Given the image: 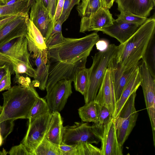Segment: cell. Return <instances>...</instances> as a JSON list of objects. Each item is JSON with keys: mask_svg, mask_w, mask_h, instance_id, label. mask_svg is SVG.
Masks as SVG:
<instances>
[{"mask_svg": "<svg viewBox=\"0 0 155 155\" xmlns=\"http://www.w3.org/2000/svg\"><path fill=\"white\" fill-rule=\"evenodd\" d=\"M18 85L2 94L4 102L0 122L5 120L28 119L30 111L39 97L29 78L15 77Z\"/></svg>", "mask_w": 155, "mask_h": 155, "instance_id": "1", "label": "cell"}, {"mask_svg": "<svg viewBox=\"0 0 155 155\" xmlns=\"http://www.w3.org/2000/svg\"><path fill=\"white\" fill-rule=\"evenodd\" d=\"M155 30L154 18L147 19L127 41L118 45L115 60L119 71L122 72L139 63Z\"/></svg>", "mask_w": 155, "mask_h": 155, "instance_id": "2", "label": "cell"}, {"mask_svg": "<svg viewBox=\"0 0 155 155\" xmlns=\"http://www.w3.org/2000/svg\"><path fill=\"white\" fill-rule=\"evenodd\" d=\"M99 40L96 31L80 38H65L61 44L48 48V56L55 62H74L87 57Z\"/></svg>", "mask_w": 155, "mask_h": 155, "instance_id": "3", "label": "cell"}, {"mask_svg": "<svg viewBox=\"0 0 155 155\" xmlns=\"http://www.w3.org/2000/svg\"><path fill=\"white\" fill-rule=\"evenodd\" d=\"M118 46L109 45L104 51H99L92 56L93 63L89 68L88 80L83 95L85 104L95 101L105 71L118 50Z\"/></svg>", "mask_w": 155, "mask_h": 155, "instance_id": "4", "label": "cell"}, {"mask_svg": "<svg viewBox=\"0 0 155 155\" xmlns=\"http://www.w3.org/2000/svg\"><path fill=\"white\" fill-rule=\"evenodd\" d=\"M136 92L131 94L114 118L117 139L122 146L135 126L138 116L135 106Z\"/></svg>", "mask_w": 155, "mask_h": 155, "instance_id": "5", "label": "cell"}, {"mask_svg": "<svg viewBox=\"0 0 155 155\" xmlns=\"http://www.w3.org/2000/svg\"><path fill=\"white\" fill-rule=\"evenodd\" d=\"M101 137V129L95 124L90 126L87 122H76L72 126L64 127L62 141L70 145L83 142L98 144Z\"/></svg>", "mask_w": 155, "mask_h": 155, "instance_id": "6", "label": "cell"}, {"mask_svg": "<svg viewBox=\"0 0 155 155\" xmlns=\"http://www.w3.org/2000/svg\"><path fill=\"white\" fill-rule=\"evenodd\" d=\"M142 87L146 108L152 129L153 144L155 145V78L151 74L144 62L139 64Z\"/></svg>", "mask_w": 155, "mask_h": 155, "instance_id": "7", "label": "cell"}, {"mask_svg": "<svg viewBox=\"0 0 155 155\" xmlns=\"http://www.w3.org/2000/svg\"><path fill=\"white\" fill-rule=\"evenodd\" d=\"M51 112H48L28 124L26 134L21 142L33 155L35 149L45 137L50 122Z\"/></svg>", "mask_w": 155, "mask_h": 155, "instance_id": "8", "label": "cell"}, {"mask_svg": "<svg viewBox=\"0 0 155 155\" xmlns=\"http://www.w3.org/2000/svg\"><path fill=\"white\" fill-rule=\"evenodd\" d=\"M87 57H85L72 62L55 61L49 67V76L46 88L48 93L54 84L58 81L63 79L72 80L77 70L80 68L85 66Z\"/></svg>", "mask_w": 155, "mask_h": 155, "instance_id": "9", "label": "cell"}, {"mask_svg": "<svg viewBox=\"0 0 155 155\" xmlns=\"http://www.w3.org/2000/svg\"><path fill=\"white\" fill-rule=\"evenodd\" d=\"M114 58L105 71L95 100L97 104L107 107L113 117L116 103L113 85Z\"/></svg>", "mask_w": 155, "mask_h": 155, "instance_id": "10", "label": "cell"}, {"mask_svg": "<svg viewBox=\"0 0 155 155\" xmlns=\"http://www.w3.org/2000/svg\"><path fill=\"white\" fill-rule=\"evenodd\" d=\"M30 20L40 31L45 43L49 38L54 26V21L43 0L35 1L31 8Z\"/></svg>", "mask_w": 155, "mask_h": 155, "instance_id": "11", "label": "cell"}, {"mask_svg": "<svg viewBox=\"0 0 155 155\" xmlns=\"http://www.w3.org/2000/svg\"><path fill=\"white\" fill-rule=\"evenodd\" d=\"M72 80L62 79L57 82L45 97L51 112L63 110L68 97L72 94Z\"/></svg>", "mask_w": 155, "mask_h": 155, "instance_id": "12", "label": "cell"}, {"mask_svg": "<svg viewBox=\"0 0 155 155\" xmlns=\"http://www.w3.org/2000/svg\"><path fill=\"white\" fill-rule=\"evenodd\" d=\"M27 16L28 14L18 15L0 26V48L15 39L25 36Z\"/></svg>", "mask_w": 155, "mask_h": 155, "instance_id": "13", "label": "cell"}, {"mask_svg": "<svg viewBox=\"0 0 155 155\" xmlns=\"http://www.w3.org/2000/svg\"><path fill=\"white\" fill-rule=\"evenodd\" d=\"M114 20L109 9L102 7L96 12L81 17L80 32L99 31L112 25Z\"/></svg>", "mask_w": 155, "mask_h": 155, "instance_id": "14", "label": "cell"}, {"mask_svg": "<svg viewBox=\"0 0 155 155\" xmlns=\"http://www.w3.org/2000/svg\"><path fill=\"white\" fill-rule=\"evenodd\" d=\"M101 155H122V146L118 142L116 133L115 119L103 129L101 139Z\"/></svg>", "mask_w": 155, "mask_h": 155, "instance_id": "15", "label": "cell"}, {"mask_svg": "<svg viewBox=\"0 0 155 155\" xmlns=\"http://www.w3.org/2000/svg\"><path fill=\"white\" fill-rule=\"evenodd\" d=\"M0 52L12 58L13 60L12 63H22L31 64L27 41L25 36L15 39L6 44L0 48Z\"/></svg>", "mask_w": 155, "mask_h": 155, "instance_id": "16", "label": "cell"}, {"mask_svg": "<svg viewBox=\"0 0 155 155\" xmlns=\"http://www.w3.org/2000/svg\"><path fill=\"white\" fill-rule=\"evenodd\" d=\"M140 26L121 20L114 19L112 25L103 28L100 31L116 38L122 44L127 41Z\"/></svg>", "mask_w": 155, "mask_h": 155, "instance_id": "17", "label": "cell"}, {"mask_svg": "<svg viewBox=\"0 0 155 155\" xmlns=\"http://www.w3.org/2000/svg\"><path fill=\"white\" fill-rule=\"evenodd\" d=\"M27 33L25 36L28 44V50L31 57L36 59L41 51L48 49L41 33L30 20L29 15L26 16Z\"/></svg>", "mask_w": 155, "mask_h": 155, "instance_id": "18", "label": "cell"}, {"mask_svg": "<svg viewBox=\"0 0 155 155\" xmlns=\"http://www.w3.org/2000/svg\"><path fill=\"white\" fill-rule=\"evenodd\" d=\"M120 12L126 11L139 16L147 18L155 4L153 0H115Z\"/></svg>", "mask_w": 155, "mask_h": 155, "instance_id": "19", "label": "cell"}, {"mask_svg": "<svg viewBox=\"0 0 155 155\" xmlns=\"http://www.w3.org/2000/svg\"><path fill=\"white\" fill-rule=\"evenodd\" d=\"M59 112H51V117L45 137L53 143L58 146L62 142L64 127Z\"/></svg>", "mask_w": 155, "mask_h": 155, "instance_id": "20", "label": "cell"}, {"mask_svg": "<svg viewBox=\"0 0 155 155\" xmlns=\"http://www.w3.org/2000/svg\"><path fill=\"white\" fill-rule=\"evenodd\" d=\"M139 63L133 67L122 72L117 68L114 60V67L113 85L116 102L119 100L128 81L136 69L138 67Z\"/></svg>", "mask_w": 155, "mask_h": 155, "instance_id": "21", "label": "cell"}, {"mask_svg": "<svg viewBox=\"0 0 155 155\" xmlns=\"http://www.w3.org/2000/svg\"><path fill=\"white\" fill-rule=\"evenodd\" d=\"M141 78L139 71L138 67L136 69L124 89L119 100L116 102V108L114 115L115 118L131 94L138 89L140 86Z\"/></svg>", "mask_w": 155, "mask_h": 155, "instance_id": "22", "label": "cell"}, {"mask_svg": "<svg viewBox=\"0 0 155 155\" xmlns=\"http://www.w3.org/2000/svg\"><path fill=\"white\" fill-rule=\"evenodd\" d=\"M35 0H21L13 4L0 5V18L23 14H28Z\"/></svg>", "mask_w": 155, "mask_h": 155, "instance_id": "23", "label": "cell"}, {"mask_svg": "<svg viewBox=\"0 0 155 155\" xmlns=\"http://www.w3.org/2000/svg\"><path fill=\"white\" fill-rule=\"evenodd\" d=\"M152 75L155 78V33L148 43L141 58Z\"/></svg>", "mask_w": 155, "mask_h": 155, "instance_id": "24", "label": "cell"}, {"mask_svg": "<svg viewBox=\"0 0 155 155\" xmlns=\"http://www.w3.org/2000/svg\"><path fill=\"white\" fill-rule=\"evenodd\" d=\"M79 117L82 121L98 123V119L97 104L95 101L85 104L78 109Z\"/></svg>", "mask_w": 155, "mask_h": 155, "instance_id": "25", "label": "cell"}, {"mask_svg": "<svg viewBox=\"0 0 155 155\" xmlns=\"http://www.w3.org/2000/svg\"><path fill=\"white\" fill-rule=\"evenodd\" d=\"M89 76V68L85 66L79 68L76 72L73 81L75 90L84 95L87 85Z\"/></svg>", "mask_w": 155, "mask_h": 155, "instance_id": "26", "label": "cell"}, {"mask_svg": "<svg viewBox=\"0 0 155 155\" xmlns=\"http://www.w3.org/2000/svg\"><path fill=\"white\" fill-rule=\"evenodd\" d=\"M50 64L43 63L37 68L36 70V76L31 81L34 87H38L41 90L46 89L49 76Z\"/></svg>", "mask_w": 155, "mask_h": 155, "instance_id": "27", "label": "cell"}, {"mask_svg": "<svg viewBox=\"0 0 155 155\" xmlns=\"http://www.w3.org/2000/svg\"><path fill=\"white\" fill-rule=\"evenodd\" d=\"M78 5L77 9L81 17L94 14L103 7L101 0H83Z\"/></svg>", "mask_w": 155, "mask_h": 155, "instance_id": "28", "label": "cell"}, {"mask_svg": "<svg viewBox=\"0 0 155 155\" xmlns=\"http://www.w3.org/2000/svg\"><path fill=\"white\" fill-rule=\"evenodd\" d=\"M58 146L45 137L34 150L33 155H61Z\"/></svg>", "mask_w": 155, "mask_h": 155, "instance_id": "29", "label": "cell"}, {"mask_svg": "<svg viewBox=\"0 0 155 155\" xmlns=\"http://www.w3.org/2000/svg\"><path fill=\"white\" fill-rule=\"evenodd\" d=\"M50 111L46 100L39 97L32 107L28 119L30 123L40 116Z\"/></svg>", "mask_w": 155, "mask_h": 155, "instance_id": "30", "label": "cell"}, {"mask_svg": "<svg viewBox=\"0 0 155 155\" xmlns=\"http://www.w3.org/2000/svg\"><path fill=\"white\" fill-rule=\"evenodd\" d=\"M97 106L98 122L96 124L100 127H103L114 118L113 116L107 107L97 104Z\"/></svg>", "mask_w": 155, "mask_h": 155, "instance_id": "31", "label": "cell"}, {"mask_svg": "<svg viewBox=\"0 0 155 155\" xmlns=\"http://www.w3.org/2000/svg\"><path fill=\"white\" fill-rule=\"evenodd\" d=\"M2 107L0 105V115L2 112ZM14 120H7L0 122V147L3 144L7 136L12 131Z\"/></svg>", "mask_w": 155, "mask_h": 155, "instance_id": "32", "label": "cell"}, {"mask_svg": "<svg viewBox=\"0 0 155 155\" xmlns=\"http://www.w3.org/2000/svg\"><path fill=\"white\" fill-rule=\"evenodd\" d=\"M77 146V155H101V149L91 143L83 142Z\"/></svg>", "mask_w": 155, "mask_h": 155, "instance_id": "33", "label": "cell"}, {"mask_svg": "<svg viewBox=\"0 0 155 155\" xmlns=\"http://www.w3.org/2000/svg\"><path fill=\"white\" fill-rule=\"evenodd\" d=\"M117 16V19L128 23L137 24L140 25L143 24L147 19L146 17L137 15L126 11L120 12V14Z\"/></svg>", "mask_w": 155, "mask_h": 155, "instance_id": "34", "label": "cell"}, {"mask_svg": "<svg viewBox=\"0 0 155 155\" xmlns=\"http://www.w3.org/2000/svg\"><path fill=\"white\" fill-rule=\"evenodd\" d=\"M81 0H64L63 10L59 20L62 23L68 17L73 7L76 4H79Z\"/></svg>", "mask_w": 155, "mask_h": 155, "instance_id": "35", "label": "cell"}, {"mask_svg": "<svg viewBox=\"0 0 155 155\" xmlns=\"http://www.w3.org/2000/svg\"><path fill=\"white\" fill-rule=\"evenodd\" d=\"M58 148L61 155H77V144H68L62 141Z\"/></svg>", "mask_w": 155, "mask_h": 155, "instance_id": "36", "label": "cell"}, {"mask_svg": "<svg viewBox=\"0 0 155 155\" xmlns=\"http://www.w3.org/2000/svg\"><path fill=\"white\" fill-rule=\"evenodd\" d=\"M64 39L65 38L63 36L61 31L56 33L49 37L45 44L48 48L61 44L64 41Z\"/></svg>", "mask_w": 155, "mask_h": 155, "instance_id": "37", "label": "cell"}, {"mask_svg": "<svg viewBox=\"0 0 155 155\" xmlns=\"http://www.w3.org/2000/svg\"><path fill=\"white\" fill-rule=\"evenodd\" d=\"M11 73L9 66H8L5 74L0 81V92L8 90L11 87Z\"/></svg>", "mask_w": 155, "mask_h": 155, "instance_id": "38", "label": "cell"}, {"mask_svg": "<svg viewBox=\"0 0 155 155\" xmlns=\"http://www.w3.org/2000/svg\"><path fill=\"white\" fill-rule=\"evenodd\" d=\"M10 155H31L22 143L12 147L8 153Z\"/></svg>", "mask_w": 155, "mask_h": 155, "instance_id": "39", "label": "cell"}, {"mask_svg": "<svg viewBox=\"0 0 155 155\" xmlns=\"http://www.w3.org/2000/svg\"><path fill=\"white\" fill-rule=\"evenodd\" d=\"M64 0H57L56 8L54 17V22L59 20L62 13Z\"/></svg>", "mask_w": 155, "mask_h": 155, "instance_id": "40", "label": "cell"}, {"mask_svg": "<svg viewBox=\"0 0 155 155\" xmlns=\"http://www.w3.org/2000/svg\"><path fill=\"white\" fill-rule=\"evenodd\" d=\"M95 45L97 49L99 51H104L107 48L109 45L108 42L104 40H99Z\"/></svg>", "mask_w": 155, "mask_h": 155, "instance_id": "41", "label": "cell"}, {"mask_svg": "<svg viewBox=\"0 0 155 155\" xmlns=\"http://www.w3.org/2000/svg\"><path fill=\"white\" fill-rule=\"evenodd\" d=\"M57 2V0H49V11L53 19H54Z\"/></svg>", "mask_w": 155, "mask_h": 155, "instance_id": "42", "label": "cell"}, {"mask_svg": "<svg viewBox=\"0 0 155 155\" xmlns=\"http://www.w3.org/2000/svg\"><path fill=\"white\" fill-rule=\"evenodd\" d=\"M62 24L63 23L60 20L54 22V27L49 37L56 33L61 32Z\"/></svg>", "mask_w": 155, "mask_h": 155, "instance_id": "43", "label": "cell"}, {"mask_svg": "<svg viewBox=\"0 0 155 155\" xmlns=\"http://www.w3.org/2000/svg\"><path fill=\"white\" fill-rule=\"evenodd\" d=\"M13 62V60L11 57L0 52V62L11 64Z\"/></svg>", "mask_w": 155, "mask_h": 155, "instance_id": "44", "label": "cell"}, {"mask_svg": "<svg viewBox=\"0 0 155 155\" xmlns=\"http://www.w3.org/2000/svg\"><path fill=\"white\" fill-rule=\"evenodd\" d=\"M8 66L6 64L0 62V81L5 74Z\"/></svg>", "mask_w": 155, "mask_h": 155, "instance_id": "45", "label": "cell"}, {"mask_svg": "<svg viewBox=\"0 0 155 155\" xmlns=\"http://www.w3.org/2000/svg\"><path fill=\"white\" fill-rule=\"evenodd\" d=\"M102 7L108 9L112 6L115 0H101Z\"/></svg>", "mask_w": 155, "mask_h": 155, "instance_id": "46", "label": "cell"}, {"mask_svg": "<svg viewBox=\"0 0 155 155\" xmlns=\"http://www.w3.org/2000/svg\"><path fill=\"white\" fill-rule=\"evenodd\" d=\"M41 51L39 53L35 59V64L37 68L40 66L43 63H45L41 56Z\"/></svg>", "mask_w": 155, "mask_h": 155, "instance_id": "47", "label": "cell"}, {"mask_svg": "<svg viewBox=\"0 0 155 155\" xmlns=\"http://www.w3.org/2000/svg\"><path fill=\"white\" fill-rule=\"evenodd\" d=\"M16 15H15L12 16H11L6 17L4 18H3L2 19L0 20V26L2 24L4 23L7 22V21H8V20L13 18Z\"/></svg>", "mask_w": 155, "mask_h": 155, "instance_id": "48", "label": "cell"}, {"mask_svg": "<svg viewBox=\"0 0 155 155\" xmlns=\"http://www.w3.org/2000/svg\"><path fill=\"white\" fill-rule=\"evenodd\" d=\"M43 2L44 6L49 11V0H43Z\"/></svg>", "mask_w": 155, "mask_h": 155, "instance_id": "49", "label": "cell"}, {"mask_svg": "<svg viewBox=\"0 0 155 155\" xmlns=\"http://www.w3.org/2000/svg\"><path fill=\"white\" fill-rule=\"evenodd\" d=\"M154 3L155 4V0H153Z\"/></svg>", "mask_w": 155, "mask_h": 155, "instance_id": "50", "label": "cell"}, {"mask_svg": "<svg viewBox=\"0 0 155 155\" xmlns=\"http://www.w3.org/2000/svg\"><path fill=\"white\" fill-rule=\"evenodd\" d=\"M38 0H35L36 1H38Z\"/></svg>", "mask_w": 155, "mask_h": 155, "instance_id": "51", "label": "cell"}, {"mask_svg": "<svg viewBox=\"0 0 155 155\" xmlns=\"http://www.w3.org/2000/svg\"><path fill=\"white\" fill-rule=\"evenodd\" d=\"M2 0H0V1H2Z\"/></svg>", "mask_w": 155, "mask_h": 155, "instance_id": "52", "label": "cell"}, {"mask_svg": "<svg viewBox=\"0 0 155 155\" xmlns=\"http://www.w3.org/2000/svg\"><path fill=\"white\" fill-rule=\"evenodd\" d=\"M83 0H81L82 1H83Z\"/></svg>", "mask_w": 155, "mask_h": 155, "instance_id": "53", "label": "cell"}, {"mask_svg": "<svg viewBox=\"0 0 155 155\" xmlns=\"http://www.w3.org/2000/svg\"></svg>", "mask_w": 155, "mask_h": 155, "instance_id": "54", "label": "cell"}]
</instances>
